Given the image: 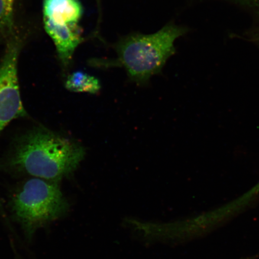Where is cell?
Listing matches in <instances>:
<instances>
[{
	"label": "cell",
	"mask_w": 259,
	"mask_h": 259,
	"mask_svg": "<svg viewBox=\"0 0 259 259\" xmlns=\"http://www.w3.org/2000/svg\"><path fill=\"white\" fill-rule=\"evenodd\" d=\"M85 155L82 145L37 127L15 139L3 167L11 173L60 183L76 170Z\"/></svg>",
	"instance_id": "1"
},
{
	"label": "cell",
	"mask_w": 259,
	"mask_h": 259,
	"mask_svg": "<svg viewBox=\"0 0 259 259\" xmlns=\"http://www.w3.org/2000/svg\"><path fill=\"white\" fill-rule=\"evenodd\" d=\"M187 30L169 24L154 34L135 32L125 35L115 44L117 59L113 63L124 67L133 82L144 85L161 72L168 59L176 53L175 41Z\"/></svg>",
	"instance_id": "2"
},
{
	"label": "cell",
	"mask_w": 259,
	"mask_h": 259,
	"mask_svg": "<svg viewBox=\"0 0 259 259\" xmlns=\"http://www.w3.org/2000/svg\"><path fill=\"white\" fill-rule=\"evenodd\" d=\"M13 215L28 235L66 214L69 206L59 183L32 178L24 181L13 194Z\"/></svg>",
	"instance_id": "3"
},
{
	"label": "cell",
	"mask_w": 259,
	"mask_h": 259,
	"mask_svg": "<svg viewBox=\"0 0 259 259\" xmlns=\"http://www.w3.org/2000/svg\"><path fill=\"white\" fill-rule=\"evenodd\" d=\"M22 41L10 37L0 62V135L9 123L27 115L22 104L18 78V60Z\"/></svg>",
	"instance_id": "4"
},
{
	"label": "cell",
	"mask_w": 259,
	"mask_h": 259,
	"mask_svg": "<svg viewBox=\"0 0 259 259\" xmlns=\"http://www.w3.org/2000/svg\"><path fill=\"white\" fill-rule=\"evenodd\" d=\"M44 26L53 42L61 63L64 68L69 66L77 48L83 41L79 25L61 26L44 22Z\"/></svg>",
	"instance_id": "5"
},
{
	"label": "cell",
	"mask_w": 259,
	"mask_h": 259,
	"mask_svg": "<svg viewBox=\"0 0 259 259\" xmlns=\"http://www.w3.org/2000/svg\"><path fill=\"white\" fill-rule=\"evenodd\" d=\"M83 15L79 0H43V21L57 25L77 26Z\"/></svg>",
	"instance_id": "6"
},
{
	"label": "cell",
	"mask_w": 259,
	"mask_h": 259,
	"mask_svg": "<svg viewBox=\"0 0 259 259\" xmlns=\"http://www.w3.org/2000/svg\"><path fill=\"white\" fill-rule=\"evenodd\" d=\"M65 87L72 92L96 94L101 89V84L96 77L77 71L67 76Z\"/></svg>",
	"instance_id": "7"
},
{
	"label": "cell",
	"mask_w": 259,
	"mask_h": 259,
	"mask_svg": "<svg viewBox=\"0 0 259 259\" xmlns=\"http://www.w3.org/2000/svg\"><path fill=\"white\" fill-rule=\"evenodd\" d=\"M16 0H0V34L12 35L15 28Z\"/></svg>",
	"instance_id": "8"
}]
</instances>
